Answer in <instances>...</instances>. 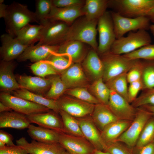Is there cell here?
I'll list each match as a JSON object with an SVG mask.
<instances>
[{
	"label": "cell",
	"instance_id": "6da1fadb",
	"mask_svg": "<svg viewBox=\"0 0 154 154\" xmlns=\"http://www.w3.org/2000/svg\"><path fill=\"white\" fill-rule=\"evenodd\" d=\"M4 19L6 32L14 37L19 30L30 23L39 24L35 12L27 6L15 2L8 5Z\"/></svg>",
	"mask_w": 154,
	"mask_h": 154
},
{
	"label": "cell",
	"instance_id": "7a4b0ae2",
	"mask_svg": "<svg viewBox=\"0 0 154 154\" xmlns=\"http://www.w3.org/2000/svg\"><path fill=\"white\" fill-rule=\"evenodd\" d=\"M125 17H144L154 23V0H111L108 7Z\"/></svg>",
	"mask_w": 154,
	"mask_h": 154
},
{
	"label": "cell",
	"instance_id": "3957f363",
	"mask_svg": "<svg viewBox=\"0 0 154 154\" xmlns=\"http://www.w3.org/2000/svg\"><path fill=\"white\" fill-rule=\"evenodd\" d=\"M98 20H89L85 17L78 20L70 27L66 41H80L90 45L97 51L98 43L96 36Z\"/></svg>",
	"mask_w": 154,
	"mask_h": 154
},
{
	"label": "cell",
	"instance_id": "277c9868",
	"mask_svg": "<svg viewBox=\"0 0 154 154\" xmlns=\"http://www.w3.org/2000/svg\"><path fill=\"white\" fill-rule=\"evenodd\" d=\"M149 34L145 30L129 32L128 35L116 39L110 51L113 53L123 55L131 52L145 46L151 44Z\"/></svg>",
	"mask_w": 154,
	"mask_h": 154
},
{
	"label": "cell",
	"instance_id": "5b68a950",
	"mask_svg": "<svg viewBox=\"0 0 154 154\" xmlns=\"http://www.w3.org/2000/svg\"><path fill=\"white\" fill-rule=\"evenodd\" d=\"M102 55L101 59L104 68L102 79L105 83L116 76L127 73L136 61L129 59L123 55L113 53L110 51Z\"/></svg>",
	"mask_w": 154,
	"mask_h": 154
},
{
	"label": "cell",
	"instance_id": "8992f818",
	"mask_svg": "<svg viewBox=\"0 0 154 154\" xmlns=\"http://www.w3.org/2000/svg\"><path fill=\"white\" fill-rule=\"evenodd\" d=\"M40 24L43 25L44 27L37 44L59 46L66 41L69 25L61 21L48 19Z\"/></svg>",
	"mask_w": 154,
	"mask_h": 154
},
{
	"label": "cell",
	"instance_id": "52a82bcc",
	"mask_svg": "<svg viewBox=\"0 0 154 154\" xmlns=\"http://www.w3.org/2000/svg\"><path fill=\"white\" fill-rule=\"evenodd\" d=\"M136 108L135 117L130 126L118 138L116 141L123 143L130 147L136 145L144 126L153 116L143 107Z\"/></svg>",
	"mask_w": 154,
	"mask_h": 154
},
{
	"label": "cell",
	"instance_id": "ba28073f",
	"mask_svg": "<svg viewBox=\"0 0 154 154\" xmlns=\"http://www.w3.org/2000/svg\"><path fill=\"white\" fill-rule=\"evenodd\" d=\"M116 39L123 37L128 32L149 29L150 21L144 17H127L115 11L111 12Z\"/></svg>",
	"mask_w": 154,
	"mask_h": 154
},
{
	"label": "cell",
	"instance_id": "9c48e42d",
	"mask_svg": "<svg viewBox=\"0 0 154 154\" xmlns=\"http://www.w3.org/2000/svg\"><path fill=\"white\" fill-rule=\"evenodd\" d=\"M97 31L99 42L97 51L102 55L110 51L116 39L111 13L106 11L98 19Z\"/></svg>",
	"mask_w": 154,
	"mask_h": 154
},
{
	"label": "cell",
	"instance_id": "30bf717a",
	"mask_svg": "<svg viewBox=\"0 0 154 154\" xmlns=\"http://www.w3.org/2000/svg\"><path fill=\"white\" fill-rule=\"evenodd\" d=\"M0 100L12 110L27 116L46 112L50 110L46 107L16 97L8 93H1Z\"/></svg>",
	"mask_w": 154,
	"mask_h": 154
},
{
	"label": "cell",
	"instance_id": "8fae6325",
	"mask_svg": "<svg viewBox=\"0 0 154 154\" xmlns=\"http://www.w3.org/2000/svg\"><path fill=\"white\" fill-rule=\"evenodd\" d=\"M59 110L63 111L77 118L92 114L95 104L76 98L61 96L56 100Z\"/></svg>",
	"mask_w": 154,
	"mask_h": 154
},
{
	"label": "cell",
	"instance_id": "7c38bea8",
	"mask_svg": "<svg viewBox=\"0 0 154 154\" xmlns=\"http://www.w3.org/2000/svg\"><path fill=\"white\" fill-rule=\"evenodd\" d=\"M119 120L133 121L136 112V108L130 105L128 101L114 91L110 90L108 105Z\"/></svg>",
	"mask_w": 154,
	"mask_h": 154
},
{
	"label": "cell",
	"instance_id": "4fadbf2b",
	"mask_svg": "<svg viewBox=\"0 0 154 154\" xmlns=\"http://www.w3.org/2000/svg\"><path fill=\"white\" fill-rule=\"evenodd\" d=\"M58 143L71 154H92L95 149L84 137L60 133Z\"/></svg>",
	"mask_w": 154,
	"mask_h": 154
},
{
	"label": "cell",
	"instance_id": "5bb4252c",
	"mask_svg": "<svg viewBox=\"0 0 154 154\" xmlns=\"http://www.w3.org/2000/svg\"><path fill=\"white\" fill-rule=\"evenodd\" d=\"M16 143L25 149L29 154H65L66 151L59 143H44L33 140L29 143L22 137L16 140Z\"/></svg>",
	"mask_w": 154,
	"mask_h": 154
},
{
	"label": "cell",
	"instance_id": "9a60e30c",
	"mask_svg": "<svg viewBox=\"0 0 154 154\" xmlns=\"http://www.w3.org/2000/svg\"><path fill=\"white\" fill-rule=\"evenodd\" d=\"M0 38V56L2 60L4 61H10L17 59L29 46L7 33L2 35Z\"/></svg>",
	"mask_w": 154,
	"mask_h": 154
},
{
	"label": "cell",
	"instance_id": "2e32d148",
	"mask_svg": "<svg viewBox=\"0 0 154 154\" xmlns=\"http://www.w3.org/2000/svg\"><path fill=\"white\" fill-rule=\"evenodd\" d=\"M59 45L37 44L28 46L17 59L20 62L29 60L34 63L45 61L54 53H57Z\"/></svg>",
	"mask_w": 154,
	"mask_h": 154
},
{
	"label": "cell",
	"instance_id": "e0dca14e",
	"mask_svg": "<svg viewBox=\"0 0 154 154\" xmlns=\"http://www.w3.org/2000/svg\"><path fill=\"white\" fill-rule=\"evenodd\" d=\"M77 119L84 137L91 144L94 149L105 151L106 144L102 139L100 133L92 118L86 117Z\"/></svg>",
	"mask_w": 154,
	"mask_h": 154
},
{
	"label": "cell",
	"instance_id": "ac0fdd59",
	"mask_svg": "<svg viewBox=\"0 0 154 154\" xmlns=\"http://www.w3.org/2000/svg\"><path fill=\"white\" fill-rule=\"evenodd\" d=\"M61 74V79L67 89L85 87L87 84V79L79 63H73Z\"/></svg>",
	"mask_w": 154,
	"mask_h": 154
},
{
	"label": "cell",
	"instance_id": "d6986e66",
	"mask_svg": "<svg viewBox=\"0 0 154 154\" xmlns=\"http://www.w3.org/2000/svg\"><path fill=\"white\" fill-rule=\"evenodd\" d=\"M56 114L58 113L54 112L49 111L35 114L27 116L31 123H35L39 126L59 133H64L62 118L59 117Z\"/></svg>",
	"mask_w": 154,
	"mask_h": 154
},
{
	"label": "cell",
	"instance_id": "ffe728a7",
	"mask_svg": "<svg viewBox=\"0 0 154 154\" xmlns=\"http://www.w3.org/2000/svg\"><path fill=\"white\" fill-rule=\"evenodd\" d=\"M15 66L13 61H1L0 89L2 92L9 93L21 88L13 73Z\"/></svg>",
	"mask_w": 154,
	"mask_h": 154
},
{
	"label": "cell",
	"instance_id": "44dd1931",
	"mask_svg": "<svg viewBox=\"0 0 154 154\" xmlns=\"http://www.w3.org/2000/svg\"><path fill=\"white\" fill-rule=\"evenodd\" d=\"M16 78L20 88L41 95H45L44 93L51 86V81L48 78L25 75L17 76Z\"/></svg>",
	"mask_w": 154,
	"mask_h": 154
},
{
	"label": "cell",
	"instance_id": "7402d4cb",
	"mask_svg": "<svg viewBox=\"0 0 154 154\" xmlns=\"http://www.w3.org/2000/svg\"><path fill=\"white\" fill-rule=\"evenodd\" d=\"M84 43L76 40L66 41L59 45L57 53L68 56L73 62L79 63L85 58Z\"/></svg>",
	"mask_w": 154,
	"mask_h": 154
},
{
	"label": "cell",
	"instance_id": "603a6c76",
	"mask_svg": "<svg viewBox=\"0 0 154 154\" xmlns=\"http://www.w3.org/2000/svg\"><path fill=\"white\" fill-rule=\"evenodd\" d=\"M31 123L27 116L15 111L0 113V128H11L18 129L27 128Z\"/></svg>",
	"mask_w": 154,
	"mask_h": 154
},
{
	"label": "cell",
	"instance_id": "cb8c5ba5",
	"mask_svg": "<svg viewBox=\"0 0 154 154\" xmlns=\"http://www.w3.org/2000/svg\"><path fill=\"white\" fill-rule=\"evenodd\" d=\"M82 66L87 73L94 81L103 78L104 68L102 62L96 50H90L84 59Z\"/></svg>",
	"mask_w": 154,
	"mask_h": 154
},
{
	"label": "cell",
	"instance_id": "d4e9b609",
	"mask_svg": "<svg viewBox=\"0 0 154 154\" xmlns=\"http://www.w3.org/2000/svg\"><path fill=\"white\" fill-rule=\"evenodd\" d=\"M83 6L58 8L53 5L47 19L61 21L69 25L77 18L84 15Z\"/></svg>",
	"mask_w": 154,
	"mask_h": 154
},
{
	"label": "cell",
	"instance_id": "484cf974",
	"mask_svg": "<svg viewBox=\"0 0 154 154\" xmlns=\"http://www.w3.org/2000/svg\"><path fill=\"white\" fill-rule=\"evenodd\" d=\"M132 121L119 120L107 125L100 133L104 142L107 145L116 141L130 126Z\"/></svg>",
	"mask_w": 154,
	"mask_h": 154
},
{
	"label": "cell",
	"instance_id": "4316f807",
	"mask_svg": "<svg viewBox=\"0 0 154 154\" xmlns=\"http://www.w3.org/2000/svg\"><path fill=\"white\" fill-rule=\"evenodd\" d=\"M92 118L97 128L101 131L109 124L119 120L108 106L100 103L94 105Z\"/></svg>",
	"mask_w": 154,
	"mask_h": 154
},
{
	"label": "cell",
	"instance_id": "83f0119b",
	"mask_svg": "<svg viewBox=\"0 0 154 154\" xmlns=\"http://www.w3.org/2000/svg\"><path fill=\"white\" fill-rule=\"evenodd\" d=\"M12 93L15 96L43 106L57 113H59L60 110L56 100L47 98L42 95L23 88L16 90Z\"/></svg>",
	"mask_w": 154,
	"mask_h": 154
},
{
	"label": "cell",
	"instance_id": "f1b7e54d",
	"mask_svg": "<svg viewBox=\"0 0 154 154\" xmlns=\"http://www.w3.org/2000/svg\"><path fill=\"white\" fill-rule=\"evenodd\" d=\"M43 27L42 24H28L18 32L15 37L25 45L29 46L34 45L39 41Z\"/></svg>",
	"mask_w": 154,
	"mask_h": 154
},
{
	"label": "cell",
	"instance_id": "f546056e",
	"mask_svg": "<svg viewBox=\"0 0 154 154\" xmlns=\"http://www.w3.org/2000/svg\"><path fill=\"white\" fill-rule=\"evenodd\" d=\"M27 128L28 135L33 140L44 143H58L60 133L57 131L31 124Z\"/></svg>",
	"mask_w": 154,
	"mask_h": 154
},
{
	"label": "cell",
	"instance_id": "4dcf8cb0",
	"mask_svg": "<svg viewBox=\"0 0 154 154\" xmlns=\"http://www.w3.org/2000/svg\"><path fill=\"white\" fill-rule=\"evenodd\" d=\"M108 0H86L82 8L84 15L89 20H98L106 11Z\"/></svg>",
	"mask_w": 154,
	"mask_h": 154
},
{
	"label": "cell",
	"instance_id": "1f68e13d",
	"mask_svg": "<svg viewBox=\"0 0 154 154\" xmlns=\"http://www.w3.org/2000/svg\"><path fill=\"white\" fill-rule=\"evenodd\" d=\"M90 89L93 95L100 103L108 105L110 90L104 82L102 78L94 81L90 86Z\"/></svg>",
	"mask_w": 154,
	"mask_h": 154
},
{
	"label": "cell",
	"instance_id": "d6a6232c",
	"mask_svg": "<svg viewBox=\"0 0 154 154\" xmlns=\"http://www.w3.org/2000/svg\"><path fill=\"white\" fill-rule=\"evenodd\" d=\"M127 73L116 76L105 83L110 90L114 91L128 101Z\"/></svg>",
	"mask_w": 154,
	"mask_h": 154
},
{
	"label": "cell",
	"instance_id": "836d02e7",
	"mask_svg": "<svg viewBox=\"0 0 154 154\" xmlns=\"http://www.w3.org/2000/svg\"><path fill=\"white\" fill-rule=\"evenodd\" d=\"M48 78L51 81V86L44 96L48 99L56 100L67 89L59 75H52Z\"/></svg>",
	"mask_w": 154,
	"mask_h": 154
},
{
	"label": "cell",
	"instance_id": "e575fe53",
	"mask_svg": "<svg viewBox=\"0 0 154 154\" xmlns=\"http://www.w3.org/2000/svg\"><path fill=\"white\" fill-rule=\"evenodd\" d=\"M59 113L62 118L64 131L72 135L84 137L77 119L66 112L61 110Z\"/></svg>",
	"mask_w": 154,
	"mask_h": 154
},
{
	"label": "cell",
	"instance_id": "d590c367",
	"mask_svg": "<svg viewBox=\"0 0 154 154\" xmlns=\"http://www.w3.org/2000/svg\"><path fill=\"white\" fill-rule=\"evenodd\" d=\"M141 80L143 90L154 88V60H144Z\"/></svg>",
	"mask_w": 154,
	"mask_h": 154
},
{
	"label": "cell",
	"instance_id": "8d00e7d4",
	"mask_svg": "<svg viewBox=\"0 0 154 154\" xmlns=\"http://www.w3.org/2000/svg\"><path fill=\"white\" fill-rule=\"evenodd\" d=\"M45 61L50 64L57 74H61L73 63L67 56L58 53L53 54Z\"/></svg>",
	"mask_w": 154,
	"mask_h": 154
},
{
	"label": "cell",
	"instance_id": "74e56055",
	"mask_svg": "<svg viewBox=\"0 0 154 154\" xmlns=\"http://www.w3.org/2000/svg\"><path fill=\"white\" fill-rule=\"evenodd\" d=\"M154 139V117H152L143 128L136 144L139 148L152 142Z\"/></svg>",
	"mask_w": 154,
	"mask_h": 154
},
{
	"label": "cell",
	"instance_id": "f35d334b",
	"mask_svg": "<svg viewBox=\"0 0 154 154\" xmlns=\"http://www.w3.org/2000/svg\"><path fill=\"white\" fill-rule=\"evenodd\" d=\"M123 55L131 60H154V44H149L131 52Z\"/></svg>",
	"mask_w": 154,
	"mask_h": 154
},
{
	"label": "cell",
	"instance_id": "ab89813d",
	"mask_svg": "<svg viewBox=\"0 0 154 154\" xmlns=\"http://www.w3.org/2000/svg\"><path fill=\"white\" fill-rule=\"evenodd\" d=\"M52 6V0L36 1L35 13L39 24L47 19Z\"/></svg>",
	"mask_w": 154,
	"mask_h": 154
},
{
	"label": "cell",
	"instance_id": "60d3db41",
	"mask_svg": "<svg viewBox=\"0 0 154 154\" xmlns=\"http://www.w3.org/2000/svg\"><path fill=\"white\" fill-rule=\"evenodd\" d=\"M66 92L76 98L90 103L95 105L100 103L97 99L84 87H79L68 89Z\"/></svg>",
	"mask_w": 154,
	"mask_h": 154
},
{
	"label": "cell",
	"instance_id": "b9f144b4",
	"mask_svg": "<svg viewBox=\"0 0 154 154\" xmlns=\"http://www.w3.org/2000/svg\"><path fill=\"white\" fill-rule=\"evenodd\" d=\"M30 68L35 74L42 78L58 74L50 64L45 61L34 63L31 66Z\"/></svg>",
	"mask_w": 154,
	"mask_h": 154
},
{
	"label": "cell",
	"instance_id": "7bdbcfd3",
	"mask_svg": "<svg viewBox=\"0 0 154 154\" xmlns=\"http://www.w3.org/2000/svg\"><path fill=\"white\" fill-rule=\"evenodd\" d=\"M132 105L136 108L145 106H154V88L144 90L132 103Z\"/></svg>",
	"mask_w": 154,
	"mask_h": 154
},
{
	"label": "cell",
	"instance_id": "ee69618b",
	"mask_svg": "<svg viewBox=\"0 0 154 154\" xmlns=\"http://www.w3.org/2000/svg\"><path fill=\"white\" fill-rule=\"evenodd\" d=\"M143 69V61L141 60H136L132 67L127 73L128 83L141 80Z\"/></svg>",
	"mask_w": 154,
	"mask_h": 154
},
{
	"label": "cell",
	"instance_id": "f6af8a7d",
	"mask_svg": "<svg viewBox=\"0 0 154 154\" xmlns=\"http://www.w3.org/2000/svg\"><path fill=\"white\" fill-rule=\"evenodd\" d=\"M129 84L128 90V101L129 103H132L137 98L139 92L143 90V86L141 80Z\"/></svg>",
	"mask_w": 154,
	"mask_h": 154
},
{
	"label": "cell",
	"instance_id": "bcb514c9",
	"mask_svg": "<svg viewBox=\"0 0 154 154\" xmlns=\"http://www.w3.org/2000/svg\"><path fill=\"white\" fill-rule=\"evenodd\" d=\"M105 151L110 154H131L130 151L117 141L107 144Z\"/></svg>",
	"mask_w": 154,
	"mask_h": 154
},
{
	"label": "cell",
	"instance_id": "7dc6e473",
	"mask_svg": "<svg viewBox=\"0 0 154 154\" xmlns=\"http://www.w3.org/2000/svg\"><path fill=\"white\" fill-rule=\"evenodd\" d=\"M85 2L82 0H52L53 5L58 8L83 6Z\"/></svg>",
	"mask_w": 154,
	"mask_h": 154
},
{
	"label": "cell",
	"instance_id": "c3c4849f",
	"mask_svg": "<svg viewBox=\"0 0 154 154\" xmlns=\"http://www.w3.org/2000/svg\"><path fill=\"white\" fill-rule=\"evenodd\" d=\"M0 154H29L26 150L17 145L0 148Z\"/></svg>",
	"mask_w": 154,
	"mask_h": 154
},
{
	"label": "cell",
	"instance_id": "681fc988",
	"mask_svg": "<svg viewBox=\"0 0 154 154\" xmlns=\"http://www.w3.org/2000/svg\"><path fill=\"white\" fill-rule=\"evenodd\" d=\"M13 137L10 133L3 131H0V141L4 143L7 146L15 145L13 142Z\"/></svg>",
	"mask_w": 154,
	"mask_h": 154
},
{
	"label": "cell",
	"instance_id": "f907efd6",
	"mask_svg": "<svg viewBox=\"0 0 154 154\" xmlns=\"http://www.w3.org/2000/svg\"><path fill=\"white\" fill-rule=\"evenodd\" d=\"M137 148V154H154V143L153 142Z\"/></svg>",
	"mask_w": 154,
	"mask_h": 154
},
{
	"label": "cell",
	"instance_id": "816d5d0a",
	"mask_svg": "<svg viewBox=\"0 0 154 154\" xmlns=\"http://www.w3.org/2000/svg\"><path fill=\"white\" fill-rule=\"evenodd\" d=\"M3 0H0V18H3L6 14L8 5L5 4Z\"/></svg>",
	"mask_w": 154,
	"mask_h": 154
},
{
	"label": "cell",
	"instance_id": "f5cc1de1",
	"mask_svg": "<svg viewBox=\"0 0 154 154\" xmlns=\"http://www.w3.org/2000/svg\"><path fill=\"white\" fill-rule=\"evenodd\" d=\"M12 110L8 106L1 102H0V113Z\"/></svg>",
	"mask_w": 154,
	"mask_h": 154
},
{
	"label": "cell",
	"instance_id": "db71d44e",
	"mask_svg": "<svg viewBox=\"0 0 154 154\" xmlns=\"http://www.w3.org/2000/svg\"><path fill=\"white\" fill-rule=\"evenodd\" d=\"M142 107L150 112L154 116V106H145Z\"/></svg>",
	"mask_w": 154,
	"mask_h": 154
},
{
	"label": "cell",
	"instance_id": "11a10c76",
	"mask_svg": "<svg viewBox=\"0 0 154 154\" xmlns=\"http://www.w3.org/2000/svg\"><path fill=\"white\" fill-rule=\"evenodd\" d=\"M92 154H110L109 152L103 151L94 149Z\"/></svg>",
	"mask_w": 154,
	"mask_h": 154
},
{
	"label": "cell",
	"instance_id": "9f6ffc18",
	"mask_svg": "<svg viewBox=\"0 0 154 154\" xmlns=\"http://www.w3.org/2000/svg\"><path fill=\"white\" fill-rule=\"evenodd\" d=\"M149 29L154 36V24L151 25Z\"/></svg>",
	"mask_w": 154,
	"mask_h": 154
},
{
	"label": "cell",
	"instance_id": "6f0895ef",
	"mask_svg": "<svg viewBox=\"0 0 154 154\" xmlns=\"http://www.w3.org/2000/svg\"><path fill=\"white\" fill-rule=\"evenodd\" d=\"M6 145L2 141H0V148H2L5 147Z\"/></svg>",
	"mask_w": 154,
	"mask_h": 154
},
{
	"label": "cell",
	"instance_id": "680465c9",
	"mask_svg": "<svg viewBox=\"0 0 154 154\" xmlns=\"http://www.w3.org/2000/svg\"><path fill=\"white\" fill-rule=\"evenodd\" d=\"M65 154H71L70 153H69L68 152V151H66V153H65Z\"/></svg>",
	"mask_w": 154,
	"mask_h": 154
},
{
	"label": "cell",
	"instance_id": "91938a15",
	"mask_svg": "<svg viewBox=\"0 0 154 154\" xmlns=\"http://www.w3.org/2000/svg\"><path fill=\"white\" fill-rule=\"evenodd\" d=\"M153 142L154 143V139L153 140Z\"/></svg>",
	"mask_w": 154,
	"mask_h": 154
}]
</instances>
